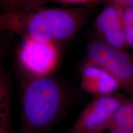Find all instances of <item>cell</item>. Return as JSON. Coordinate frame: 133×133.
Instances as JSON below:
<instances>
[{"label": "cell", "mask_w": 133, "mask_h": 133, "mask_svg": "<svg viewBox=\"0 0 133 133\" xmlns=\"http://www.w3.org/2000/svg\"><path fill=\"white\" fill-rule=\"evenodd\" d=\"M90 12L83 8H39L27 12L0 15V29L33 39L58 44L75 36Z\"/></svg>", "instance_id": "6da1fadb"}, {"label": "cell", "mask_w": 133, "mask_h": 133, "mask_svg": "<svg viewBox=\"0 0 133 133\" xmlns=\"http://www.w3.org/2000/svg\"><path fill=\"white\" fill-rule=\"evenodd\" d=\"M27 77L22 92L21 133H49L65 110L66 92L49 75Z\"/></svg>", "instance_id": "7a4b0ae2"}, {"label": "cell", "mask_w": 133, "mask_h": 133, "mask_svg": "<svg viewBox=\"0 0 133 133\" xmlns=\"http://www.w3.org/2000/svg\"><path fill=\"white\" fill-rule=\"evenodd\" d=\"M87 61L99 65L118 81L120 87L133 98V56L109 46L101 39L91 41L86 49Z\"/></svg>", "instance_id": "3957f363"}, {"label": "cell", "mask_w": 133, "mask_h": 133, "mask_svg": "<svg viewBox=\"0 0 133 133\" xmlns=\"http://www.w3.org/2000/svg\"><path fill=\"white\" fill-rule=\"evenodd\" d=\"M127 99L116 93L96 97L83 110L69 133H103L109 128L115 111Z\"/></svg>", "instance_id": "277c9868"}, {"label": "cell", "mask_w": 133, "mask_h": 133, "mask_svg": "<svg viewBox=\"0 0 133 133\" xmlns=\"http://www.w3.org/2000/svg\"><path fill=\"white\" fill-rule=\"evenodd\" d=\"M59 59L57 44L29 38L23 39L19 51V59L27 74L49 75L57 67Z\"/></svg>", "instance_id": "5b68a950"}, {"label": "cell", "mask_w": 133, "mask_h": 133, "mask_svg": "<svg viewBox=\"0 0 133 133\" xmlns=\"http://www.w3.org/2000/svg\"><path fill=\"white\" fill-rule=\"evenodd\" d=\"M94 25L98 35L103 42L123 51L128 48L122 8L109 3L97 15Z\"/></svg>", "instance_id": "8992f818"}, {"label": "cell", "mask_w": 133, "mask_h": 133, "mask_svg": "<svg viewBox=\"0 0 133 133\" xmlns=\"http://www.w3.org/2000/svg\"><path fill=\"white\" fill-rule=\"evenodd\" d=\"M120 87L118 81L102 67L87 61L81 69V88L95 97L110 95Z\"/></svg>", "instance_id": "52a82bcc"}, {"label": "cell", "mask_w": 133, "mask_h": 133, "mask_svg": "<svg viewBox=\"0 0 133 133\" xmlns=\"http://www.w3.org/2000/svg\"><path fill=\"white\" fill-rule=\"evenodd\" d=\"M11 84L4 71L1 70L0 75V127H11Z\"/></svg>", "instance_id": "ba28073f"}, {"label": "cell", "mask_w": 133, "mask_h": 133, "mask_svg": "<svg viewBox=\"0 0 133 133\" xmlns=\"http://www.w3.org/2000/svg\"><path fill=\"white\" fill-rule=\"evenodd\" d=\"M111 128L133 133V98H128L115 111L109 129Z\"/></svg>", "instance_id": "9c48e42d"}, {"label": "cell", "mask_w": 133, "mask_h": 133, "mask_svg": "<svg viewBox=\"0 0 133 133\" xmlns=\"http://www.w3.org/2000/svg\"><path fill=\"white\" fill-rule=\"evenodd\" d=\"M55 0H0L1 12H27L43 7V5Z\"/></svg>", "instance_id": "30bf717a"}, {"label": "cell", "mask_w": 133, "mask_h": 133, "mask_svg": "<svg viewBox=\"0 0 133 133\" xmlns=\"http://www.w3.org/2000/svg\"><path fill=\"white\" fill-rule=\"evenodd\" d=\"M123 20L126 45L133 50V8H124Z\"/></svg>", "instance_id": "8fae6325"}, {"label": "cell", "mask_w": 133, "mask_h": 133, "mask_svg": "<svg viewBox=\"0 0 133 133\" xmlns=\"http://www.w3.org/2000/svg\"><path fill=\"white\" fill-rule=\"evenodd\" d=\"M109 4H113L123 9L126 8H133V0H105Z\"/></svg>", "instance_id": "7c38bea8"}, {"label": "cell", "mask_w": 133, "mask_h": 133, "mask_svg": "<svg viewBox=\"0 0 133 133\" xmlns=\"http://www.w3.org/2000/svg\"><path fill=\"white\" fill-rule=\"evenodd\" d=\"M57 1H62L65 3H86L91 1H96V0H57Z\"/></svg>", "instance_id": "4fadbf2b"}, {"label": "cell", "mask_w": 133, "mask_h": 133, "mask_svg": "<svg viewBox=\"0 0 133 133\" xmlns=\"http://www.w3.org/2000/svg\"><path fill=\"white\" fill-rule=\"evenodd\" d=\"M108 130H109V133H128L119 129L115 128H111Z\"/></svg>", "instance_id": "5bb4252c"}, {"label": "cell", "mask_w": 133, "mask_h": 133, "mask_svg": "<svg viewBox=\"0 0 133 133\" xmlns=\"http://www.w3.org/2000/svg\"><path fill=\"white\" fill-rule=\"evenodd\" d=\"M0 133H16L12 129H7L0 127Z\"/></svg>", "instance_id": "9a60e30c"}]
</instances>
